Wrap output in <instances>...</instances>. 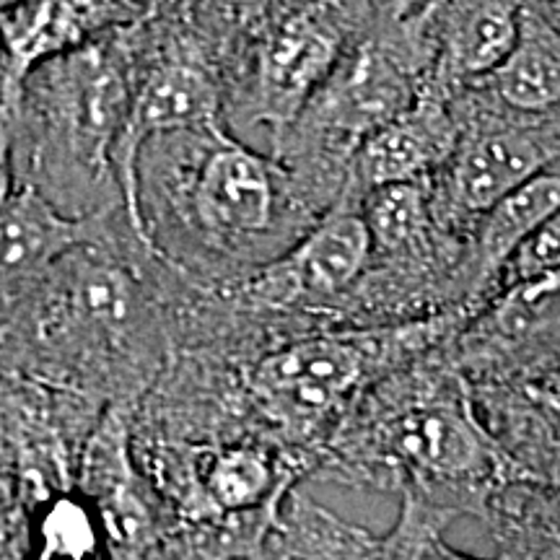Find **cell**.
Returning <instances> with one entry per match:
<instances>
[{"instance_id": "obj_1", "label": "cell", "mask_w": 560, "mask_h": 560, "mask_svg": "<svg viewBox=\"0 0 560 560\" xmlns=\"http://www.w3.org/2000/svg\"><path fill=\"white\" fill-rule=\"evenodd\" d=\"M317 470L480 520L499 490L524 478L452 374L395 384L376 408L348 416L322 450Z\"/></svg>"}, {"instance_id": "obj_2", "label": "cell", "mask_w": 560, "mask_h": 560, "mask_svg": "<svg viewBox=\"0 0 560 560\" xmlns=\"http://www.w3.org/2000/svg\"><path fill=\"white\" fill-rule=\"evenodd\" d=\"M130 100V73L115 42H91L32 70L13 100V172L66 219L122 208L115 151ZM125 210V208H122Z\"/></svg>"}, {"instance_id": "obj_3", "label": "cell", "mask_w": 560, "mask_h": 560, "mask_svg": "<svg viewBox=\"0 0 560 560\" xmlns=\"http://www.w3.org/2000/svg\"><path fill=\"white\" fill-rule=\"evenodd\" d=\"M100 240L47 272L21 304L19 327L39 376L58 387L125 395L156 366L161 332L138 278Z\"/></svg>"}, {"instance_id": "obj_4", "label": "cell", "mask_w": 560, "mask_h": 560, "mask_svg": "<svg viewBox=\"0 0 560 560\" xmlns=\"http://www.w3.org/2000/svg\"><path fill=\"white\" fill-rule=\"evenodd\" d=\"M330 79L272 149L289 177L340 164L416 104L436 60V5H371Z\"/></svg>"}, {"instance_id": "obj_5", "label": "cell", "mask_w": 560, "mask_h": 560, "mask_svg": "<svg viewBox=\"0 0 560 560\" xmlns=\"http://www.w3.org/2000/svg\"><path fill=\"white\" fill-rule=\"evenodd\" d=\"M359 5H272L249 39L231 109L242 125H265L272 149L330 79L353 34Z\"/></svg>"}, {"instance_id": "obj_6", "label": "cell", "mask_w": 560, "mask_h": 560, "mask_svg": "<svg viewBox=\"0 0 560 560\" xmlns=\"http://www.w3.org/2000/svg\"><path fill=\"white\" fill-rule=\"evenodd\" d=\"M384 346L363 338H306L276 348L249 371L257 410L283 436V450L306 472L317 467L314 441H330V425L348 416L355 389L366 382Z\"/></svg>"}, {"instance_id": "obj_7", "label": "cell", "mask_w": 560, "mask_h": 560, "mask_svg": "<svg viewBox=\"0 0 560 560\" xmlns=\"http://www.w3.org/2000/svg\"><path fill=\"white\" fill-rule=\"evenodd\" d=\"M198 159L185 185L187 231L221 255L270 252L285 210V174L278 161L249 151L221 125L192 132Z\"/></svg>"}, {"instance_id": "obj_8", "label": "cell", "mask_w": 560, "mask_h": 560, "mask_svg": "<svg viewBox=\"0 0 560 560\" xmlns=\"http://www.w3.org/2000/svg\"><path fill=\"white\" fill-rule=\"evenodd\" d=\"M223 83L195 52H166L130 79V100L115 151L125 221L151 252L140 215V156L153 140L221 125Z\"/></svg>"}, {"instance_id": "obj_9", "label": "cell", "mask_w": 560, "mask_h": 560, "mask_svg": "<svg viewBox=\"0 0 560 560\" xmlns=\"http://www.w3.org/2000/svg\"><path fill=\"white\" fill-rule=\"evenodd\" d=\"M556 164L550 140L522 122H478L459 130L454 153L431 182V202L441 229L478 226L499 202Z\"/></svg>"}, {"instance_id": "obj_10", "label": "cell", "mask_w": 560, "mask_h": 560, "mask_svg": "<svg viewBox=\"0 0 560 560\" xmlns=\"http://www.w3.org/2000/svg\"><path fill=\"white\" fill-rule=\"evenodd\" d=\"M374 265V244L350 187L278 260L265 262L249 291L265 304H319L346 296Z\"/></svg>"}, {"instance_id": "obj_11", "label": "cell", "mask_w": 560, "mask_h": 560, "mask_svg": "<svg viewBox=\"0 0 560 560\" xmlns=\"http://www.w3.org/2000/svg\"><path fill=\"white\" fill-rule=\"evenodd\" d=\"M145 9L132 3H0V60L5 75V109L32 70L70 55L104 32H120L143 21Z\"/></svg>"}, {"instance_id": "obj_12", "label": "cell", "mask_w": 560, "mask_h": 560, "mask_svg": "<svg viewBox=\"0 0 560 560\" xmlns=\"http://www.w3.org/2000/svg\"><path fill=\"white\" fill-rule=\"evenodd\" d=\"M459 130L457 109L450 107V91L425 81L416 104L361 145L346 187L363 198L380 187L436 177L454 153Z\"/></svg>"}, {"instance_id": "obj_13", "label": "cell", "mask_w": 560, "mask_h": 560, "mask_svg": "<svg viewBox=\"0 0 560 560\" xmlns=\"http://www.w3.org/2000/svg\"><path fill=\"white\" fill-rule=\"evenodd\" d=\"M96 236L100 219H66L32 187H16L0 208V319L13 317L62 257Z\"/></svg>"}, {"instance_id": "obj_14", "label": "cell", "mask_w": 560, "mask_h": 560, "mask_svg": "<svg viewBox=\"0 0 560 560\" xmlns=\"http://www.w3.org/2000/svg\"><path fill=\"white\" fill-rule=\"evenodd\" d=\"M520 26V3H439L429 83L452 94V89L486 81L514 50Z\"/></svg>"}, {"instance_id": "obj_15", "label": "cell", "mask_w": 560, "mask_h": 560, "mask_svg": "<svg viewBox=\"0 0 560 560\" xmlns=\"http://www.w3.org/2000/svg\"><path fill=\"white\" fill-rule=\"evenodd\" d=\"M560 210V166L535 174L522 187L490 208L472 229V247L467 252V289L470 296L499 283L511 257Z\"/></svg>"}, {"instance_id": "obj_16", "label": "cell", "mask_w": 560, "mask_h": 560, "mask_svg": "<svg viewBox=\"0 0 560 560\" xmlns=\"http://www.w3.org/2000/svg\"><path fill=\"white\" fill-rule=\"evenodd\" d=\"M475 86L520 117L550 115L560 107V24L548 5H522L514 50L493 75Z\"/></svg>"}, {"instance_id": "obj_17", "label": "cell", "mask_w": 560, "mask_h": 560, "mask_svg": "<svg viewBox=\"0 0 560 560\" xmlns=\"http://www.w3.org/2000/svg\"><path fill=\"white\" fill-rule=\"evenodd\" d=\"M374 257H384L397 268H418L436 252L439 226L431 202V179L389 185L361 198Z\"/></svg>"}, {"instance_id": "obj_18", "label": "cell", "mask_w": 560, "mask_h": 560, "mask_svg": "<svg viewBox=\"0 0 560 560\" xmlns=\"http://www.w3.org/2000/svg\"><path fill=\"white\" fill-rule=\"evenodd\" d=\"M482 522L511 560H560V482H509Z\"/></svg>"}, {"instance_id": "obj_19", "label": "cell", "mask_w": 560, "mask_h": 560, "mask_svg": "<svg viewBox=\"0 0 560 560\" xmlns=\"http://www.w3.org/2000/svg\"><path fill=\"white\" fill-rule=\"evenodd\" d=\"M560 330V270L506 283L475 325L486 348L514 350Z\"/></svg>"}, {"instance_id": "obj_20", "label": "cell", "mask_w": 560, "mask_h": 560, "mask_svg": "<svg viewBox=\"0 0 560 560\" xmlns=\"http://www.w3.org/2000/svg\"><path fill=\"white\" fill-rule=\"evenodd\" d=\"M280 548L296 560H376L380 540L291 490L280 511Z\"/></svg>"}, {"instance_id": "obj_21", "label": "cell", "mask_w": 560, "mask_h": 560, "mask_svg": "<svg viewBox=\"0 0 560 560\" xmlns=\"http://www.w3.org/2000/svg\"><path fill=\"white\" fill-rule=\"evenodd\" d=\"M457 520L452 511L429 506L416 499H402L400 520L380 540L376 560H439L444 550V529Z\"/></svg>"}, {"instance_id": "obj_22", "label": "cell", "mask_w": 560, "mask_h": 560, "mask_svg": "<svg viewBox=\"0 0 560 560\" xmlns=\"http://www.w3.org/2000/svg\"><path fill=\"white\" fill-rule=\"evenodd\" d=\"M30 537V503L16 475L0 459V560H24Z\"/></svg>"}, {"instance_id": "obj_23", "label": "cell", "mask_w": 560, "mask_h": 560, "mask_svg": "<svg viewBox=\"0 0 560 560\" xmlns=\"http://www.w3.org/2000/svg\"><path fill=\"white\" fill-rule=\"evenodd\" d=\"M550 270H560V210L527 244H524L520 252H516L514 257H511V262L506 265V270L501 272V278L506 280V283H514V280L540 276V272Z\"/></svg>"}, {"instance_id": "obj_24", "label": "cell", "mask_w": 560, "mask_h": 560, "mask_svg": "<svg viewBox=\"0 0 560 560\" xmlns=\"http://www.w3.org/2000/svg\"><path fill=\"white\" fill-rule=\"evenodd\" d=\"M13 138H11V117L9 109H0V208L11 198L13 190Z\"/></svg>"}, {"instance_id": "obj_25", "label": "cell", "mask_w": 560, "mask_h": 560, "mask_svg": "<svg viewBox=\"0 0 560 560\" xmlns=\"http://www.w3.org/2000/svg\"><path fill=\"white\" fill-rule=\"evenodd\" d=\"M439 560H482V558H472V556H467V552H459V550L450 548V545H444V550H441ZM493 560H511V558L506 556V552H501V556L493 558Z\"/></svg>"}, {"instance_id": "obj_26", "label": "cell", "mask_w": 560, "mask_h": 560, "mask_svg": "<svg viewBox=\"0 0 560 560\" xmlns=\"http://www.w3.org/2000/svg\"><path fill=\"white\" fill-rule=\"evenodd\" d=\"M249 560H296V558H291L289 552H285L283 548H280V542L276 545V550H270L268 556H262V558H249Z\"/></svg>"}, {"instance_id": "obj_27", "label": "cell", "mask_w": 560, "mask_h": 560, "mask_svg": "<svg viewBox=\"0 0 560 560\" xmlns=\"http://www.w3.org/2000/svg\"><path fill=\"white\" fill-rule=\"evenodd\" d=\"M0 109H5V75H3V60H0Z\"/></svg>"}]
</instances>
